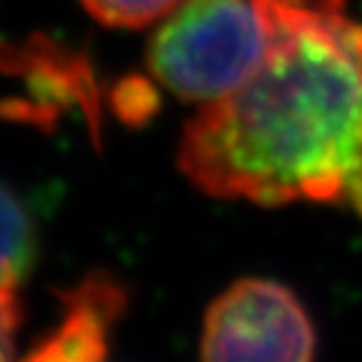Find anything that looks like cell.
I'll return each instance as SVG.
<instances>
[{
    "mask_svg": "<svg viewBox=\"0 0 362 362\" xmlns=\"http://www.w3.org/2000/svg\"><path fill=\"white\" fill-rule=\"evenodd\" d=\"M317 334L300 297L272 279H237L206 310L204 360H312Z\"/></svg>",
    "mask_w": 362,
    "mask_h": 362,
    "instance_id": "obj_3",
    "label": "cell"
},
{
    "mask_svg": "<svg viewBox=\"0 0 362 362\" xmlns=\"http://www.w3.org/2000/svg\"><path fill=\"white\" fill-rule=\"evenodd\" d=\"M267 56L184 129L179 169L216 199L334 204L362 169V23L347 0H255Z\"/></svg>",
    "mask_w": 362,
    "mask_h": 362,
    "instance_id": "obj_1",
    "label": "cell"
},
{
    "mask_svg": "<svg viewBox=\"0 0 362 362\" xmlns=\"http://www.w3.org/2000/svg\"><path fill=\"white\" fill-rule=\"evenodd\" d=\"M18 327H21V305L16 292H0V360L16 357Z\"/></svg>",
    "mask_w": 362,
    "mask_h": 362,
    "instance_id": "obj_8",
    "label": "cell"
},
{
    "mask_svg": "<svg viewBox=\"0 0 362 362\" xmlns=\"http://www.w3.org/2000/svg\"><path fill=\"white\" fill-rule=\"evenodd\" d=\"M61 322L28 352L30 360H101L113 325L129 305L126 287L108 272H90L74 289L58 292Z\"/></svg>",
    "mask_w": 362,
    "mask_h": 362,
    "instance_id": "obj_4",
    "label": "cell"
},
{
    "mask_svg": "<svg viewBox=\"0 0 362 362\" xmlns=\"http://www.w3.org/2000/svg\"><path fill=\"white\" fill-rule=\"evenodd\" d=\"M35 226L25 204L0 184V292H16L35 262Z\"/></svg>",
    "mask_w": 362,
    "mask_h": 362,
    "instance_id": "obj_5",
    "label": "cell"
},
{
    "mask_svg": "<svg viewBox=\"0 0 362 362\" xmlns=\"http://www.w3.org/2000/svg\"><path fill=\"white\" fill-rule=\"evenodd\" d=\"M342 204H347V206H350V209L362 219V169L350 179V184H347V189H345V199H342Z\"/></svg>",
    "mask_w": 362,
    "mask_h": 362,
    "instance_id": "obj_9",
    "label": "cell"
},
{
    "mask_svg": "<svg viewBox=\"0 0 362 362\" xmlns=\"http://www.w3.org/2000/svg\"><path fill=\"white\" fill-rule=\"evenodd\" d=\"M267 56L255 0H181L148 43L153 78L184 101L229 96Z\"/></svg>",
    "mask_w": 362,
    "mask_h": 362,
    "instance_id": "obj_2",
    "label": "cell"
},
{
    "mask_svg": "<svg viewBox=\"0 0 362 362\" xmlns=\"http://www.w3.org/2000/svg\"><path fill=\"white\" fill-rule=\"evenodd\" d=\"M181 0H81L90 18L108 28H144L169 16Z\"/></svg>",
    "mask_w": 362,
    "mask_h": 362,
    "instance_id": "obj_6",
    "label": "cell"
},
{
    "mask_svg": "<svg viewBox=\"0 0 362 362\" xmlns=\"http://www.w3.org/2000/svg\"><path fill=\"white\" fill-rule=\"evenodd\" d=\"M111 103L121 116V121H126V124H144L158 111L156 88L139 76H129V78L121 81L113 88Z\"/></svg>",
    "mask_w": 362,
    "mask_h": 362,
    "instance_id": "obj_7",
    "label": "cell"
}]
</instances>
